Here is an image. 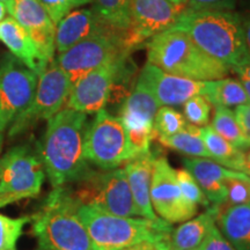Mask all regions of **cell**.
Instances as JSON below:
<instances>
[{"instance_id": "21", "label": "cell", "mask_w": 250, "mask_h": 250, "mask_svg": "<svg viewBox=\"0 0 250 250\" xmlns=\"http://www.w3.org/2000/svg\"><path fill=\"white\" fill-rule=\"evenodd\" d=\"M0 41L7 46L18 61L39 76L49 65L43 61L39 49L26 30L12 17L5 18L0 22Z\"/></svg>"}, {"instance_id": "43", "label": "cell", "mask_w": 250, "mask_h": 250, "mask_svg": "<svg viewBox=\"0 0 250 250\" xmlns=\"http://www.w3.org/2000/svg\"><path fill=\"white\" fill-rule=\"evenodd\" d=\"M240 81H241V80H240ZM241 83L243 85V87H245L246 93H247V95H248V99H249V102H250V81L243 80V81H241Z\"/></svg>"}, {"instance_id": "10", "label": "cell", "mask_w": 250, "mask_h": 250, "mask_svg": "<svg viewBox=\"0 0 250 250\" xmlns=\"http://www.w3.org/2000/svg\"><path fill=\"white\" fill-rule=\"evenodd\" d=\"M124 33L109 26L107 29L94 34L77 43L66 51L58 54L57 64L70 78L72 85L81 77L112 59L122 58L125 51Z\"/></svg>"}, {"instance_id": "17", "label": "cell", "mask_w": 250, "mask_h": 250, "mask_svg": "<svg viewBox=\"0 0 250 250\" xmlns=\"http://www.w3.org/2000/svg\"><path fill=\"white\" fill-rule=\"evenodd\" d=\"M156 158H158V154L149 151L146 154L137 156L132 160L127 161L123 168L139 217L148 219V220H160L161 219L153 210L151 202L152 173Z\"/></svg>"}, {"instance_id": "40", "label": "cell", "mask_w": 250, "mask_h": 250, "mask_svg": "<svg viewBox=\"0 0 250 250\" xmlns=\"http://www.w3.org/2000/svg\"><path fill=\"white\" fill-rule=\"evenodd\" d=\"M242 26H243V31H245L246 45L250 55V17L246 18L245 20H242Z\"/></svg>"}, {"instance_id": "2", "label": "cell", "mask_w": 250, "mask_h": 250, "mask_svg": "<svg viewBox=\"0 0 250 250\" xmlns=\"http://www.w3.org/2000/svg\"><path fill=\"white\" fill-rule=\"evenodd\" d=\"M171 29L186 33L205 54L235 71L250 61L242 19L230 11L186 9Z\"/></svg>"}, {"instance_id": "11", "label": "cell", "mask_w": 250, "mask_h": 250, "mask_svg": "<svg viewBox=\"0 0 250 250\" xmlns=\"http://www.w3.org/2000/svg\"><path fill=\"white\" fill-rule=\"evenodd\" d=\"M39 83V74L13 55L0 59V131L4 132L29 107Z\"/></svg>"}, {"instance_id": "32", "label": "cell", "mask_w": 250, "mask_h": 250, "mask_svg": "<svg viewBox=\"0 0 250 250\" xmlns=\"http://www.w3.org/2000/svg\"><path fill=\"white\" fill-rule=\"evenodd\" d=\"M211 103L204 95H196L183 104V116L188 123L202 127L210 121Z\"/></svg>"}, {"instance_id": "18", "label": "cell", "mask_w": 250, "mask_h": 250, "mask_svg": "<svg viewBox=\"0 0 250 250\" xmlns=\"http://www.w3.org/2000/svg\"><path fill=\"white\" fill-rule=\"evenodd\" d=\"M108 27L109 24L103 22L95 9H74L56 24V50L58 54H62Z\"/></svg>"}, {"instance_id": "28", "label": "cell", "mask_w": 250, "mask_h": 250, "mask_svg": "<svg viewBox=\"0 0 250 250\" xmlns=\"http://www.w3.org/2000/svg\"><path fill=\"white\" fill-rule=\"evenodd\" d=\"M132 0H95V12L109 26L121 31L130 27V7Z\"/></svg>"}, {"instance_id": "39", "label": "cell", "mask_w": 250, "mask_h": 250, "mask_svg": "<svg viewBox=\"0 0 250 250\" xmlns=\"http://www.w3.org/2000/svg\"><path fill=\"white\" fill-rule=\"evenodd\" d=\"M234 72H235L237 76H239L240 80L241 81H243V80L250 81V61L245 62V64L241 65L240 67H237Z\"/></svg>"}, {"instance_id": "23", "label": "cell", "mask_w": 250, "mask_h": 250, "mask_svg": "<svg viewBox=\"0 0 250 250\" xmlns=\"http://www.w3.org/2000/svg\"><path fill=\"white\" fill-rule=\"evenodd\" d=\"M217 223L235 250H250V205L221 208Z\"/></svg>"}, {"instance_id": "50", "label": "cell", "mask_w": 250, "mask_h": 250, "mask_svg": "<svg viewBox=\"0 0 250 250\" xmlns=\"http://www.w3.org/2000/svg\"><path fill=\"white\" fill-rule=\"evenodd\" d=\"M11 1V0H0V2H4V4H6V2Z\"/></svg>"}, {"instance_id": "19", "label": "cell", "mask_w": 250, "mask_h": 250, "mask_svg": "<svg viewBox=\"0 0 250 250\" xmlns=\"http://www.w3.org/2000/svg\"><path fill=\"white\" fill-rule=\"evenodd\" d=\"M183 167L195 177L208 202L215 205L226 204L227 191L225 180L232 169H228L208 158H184Z\"/></svg>"}, {"instance_id": "44", "label": "cell", "mask_w": 250, "mask_h": 250, "mask_svg": "<svg viewBox=\"0 0 250 250\" xmlns=\"http://www.w3.org/2000/svg\"><path fill=\"white\" fill-rule=\"evenodd\" d=\"M158 245V248L159 250H167L168 248V240H166V241H160L156 243Z\"/></svg>"}, {"instance_id": "42", "label": "cell", "mask_w": 250, "mask_h": 250, "mask_svg": "<svg viewBox=\"0 0 250 250\" xmlns=\"http://www.w3.org/2000/svg\"><path fill=\"white\" fill-rule=\"evenodd\" d=\"M6 13H7V11H6L5 4L4 2H0V22H1V21L5 19Z\"/></svg>"}, {"instance_id": "37", "label": "cell", "mask_w": 250, "mask_h": 250, "mask_svg": "<svg viewBox=\"0 0 250 250\" xmlns=\"http://www.w3.org/2000/svg\"><path fill=\"white\" fill-rule=\"evenodd\" d=\"M235 116L250 147V102L235 108Z\"/></svg>"}, {"instance_id": "20", "label": "cell", "mask_w": 250, "mask_h": 250, "mask_svg": "<svg viewBox=\"0 0 250 250\" xmlns=\"http://www.w3.org/2000/svg\"><path fill=\"white\" fill-rule=\"evenodd\" d=\"M160 107L153 94L137 83L133 92L124 100L118 118L125 130L154 129V118Z\"/></svg>"}, {"instance_id": "14", "label": "cell", "mask_w": 250, "mask_h": 250, "mask_svg": "<svg viewBox=\"0 0 250 250\" xmlns=\"http://www.w3.org/2000/svg\"><path fill=\"white\" fill-rule=\"evenodd\" d=\"M120 66L121 58L112 59L77 80L72 85L66 108L86 115L96 114L104 109L110 99Z\"/></svg>"}, {"instance_id": "7", "label": "cell", "mask_w": 250, "mask_h": 250, "mask_svg": "<svg viewBox=\"0 0 250 250\" xmlns=\"http://www.w3.org/2000/svg\"><path fill=\"white\" fill-rule=\"evenodd\" d=\"M83 153L88 164L101 170H112L130 161L126 132L120 121L105 109L87 125Z\"/></svg>"}, {"instance_id": "41", "label": "cell", "mask_w": 250, "mask_h": 250, "mask_svg": "<svg viewBox=\"0 0 250 250\" xmlns=\"http://www.w3.org/2000/svg\"><path fill=\"white\" fill-rule=\"evenodd\" d=\"M242 171L250 175V147L245 151V165H243Z\"/></svg>"}, {"instance_id": "5", "label": "cell", "mask_w": 250, "mask_h": 250, "mask_svg": "<svg viewBox=\"0 0 250 250\" xmlns=\"http://www.w3.org/2000/svg\"><path fill=\"white\" fill-rule=\"evenodd\" d=\"M147 62L168 73L198 81L226 78L230 68L205 54L186 33L166 30L147 43Z\"/></svg>"}, {"instance_id": "48", "label": "cell", "mask_w": 250, "mask_h": 250, "mask_svg": "<svg viewBox=\"0 0 250 250\" xmlns=\"http://www.w3.org/2000/svg\"><path fill=\"white\" fill-rule=\"evenodd\" d=\"M168 241H169V240H168ZM167 250H198V249H177V248H171V247L169 246V242H168Z\"/></svg>"}, {"instance_id": "29", "label": "cell", "mask_w": 250, "mask_h": 250, "mask_svg": "<svg viewBox=\"0 0 250 250\" xmlns=\"http://www.w3.org/2000/svg\"><path fill=\"white\" fill-rule=\"evenodd\" d=\"M227 206L250 205V175L239 170H230L225 180Z\"/></svg>"}, {"instance_id": "16", "label": "cell", "mask_w": 250, "mask_h": 250, "mask_svg": "<svg viewBox=\"0 0 250 250\" xmlns=\"http://www.w3.org/2000/svg\"><path fill=\"white\" fill-rule=\"evenodd\" d=\"M138 83L153 94L161 107L184 104L192 96L204 95L206 87V81L175 76L149 62L143 67Z\"/></svg>"}, {"instance_id": "33", "label": "cell", "mask_w": 250, "mask_h": 250, "mask_svg": "<svg viewBox=\"0 0 250 250\" xmlns=\"http://www.w3.org/2000/svg\"><path fill=\"white\" fill-rule=\"evenodd\" d=\"M176 179L179 182V186L182 190V193L184 197L189 201L191 204L196 206H204V208H208L210 206V202L206 198L205 193L203 192L202 188L197 183L195 177L189 173L187 169H177L176 170Z\"/></svg>"}, {"instance_id": "27", "label": "cell", "mask_w": 250, "mask_h": 250, "mask_svg": "<svg viewBox=\"0 0 250 250\" xmlns=\"http://www.w3.org/2000/svg\"><path fill=\"white\" fill-rule=\"evenodd\" d=\"M211 126L215 132L220 134L236 148L241 151H247L249 148L241 126L237 123L235 112L230 108L215 107Z\"/></svg>"}, {"instance_id": "46", "label": "cell", "mask_w": 250, "mask_h": 250, "mask_svg": "<svg viewBox=\"0 0 250 250\" xmlns=\"http://www.w3.org/2000/svg\"><path fill=\"white\" fill-rule=\"evenodd\" d=\"M170 2H173L175 5H183L186 6V0H169Z\"/></svg>"}, {"instance_id": "12", "label": "cell", "mask_w": 250, "mask_h": 250, "mask_svg": "<svg viewBox=\"0 0 250 250\" xmlns=\"http://www.w3.org/2000/svg\"><path fill=\"white\" fill-rule=\"evenodd\" d=\"M186 9V6L175 5L169 0H132L130 27L123 36L124 49H133L146 40L171 29Z\"/></svg>"}, {"instance_id": "3", "label": "cell", "mask_w": 250, "mask_h": 250, "mask_svg": "<svg viewBox=\"0 0 250 250\" xmlns=\"http://www.w3.org/2000/svg\"><path fill=\"white\" fill-rule=\"evenodd\" d=\"M70 188H54L31 217L40 250H94L85 225L77 214Z\"/></svg>"}, {"instance_id": "22", "label": "cell", "mask_w": 250, "mask_h": 250, "mask_svg": "<svg viewBox=\"0 0 250 250\" xmlns=\"http://www.w3.org/2000/svg\"><path fill=\"white\" fill-rule=\"evenodd\" d=\"M223 206L211 204L199 215L184 221L173 229L169 237V246L177 249H198L212 227L217 223Z\"/></svg>"}, {"instance_id": "6", "label": "cell", "mask_w": 250, "mask_h": 250, "mask_svg": "<svg viewBox=\"0 0 250 250\" xmlns=\"http://www.w3.org/2000/svg\"><path fill=\"white\" fill-rule=\"evenodd\" d=\"M74 184L77 187L70 190L79 204L95 206L120 217H139L123 168L102 171L92 169Z\"/></svg>"}, {"instance_id": "24", "label": "cell", "mask_w": 250, "mask_h": 250, "mask_svg": "<svg viewBox=\"0 0 250 250\" xmlns=\"http://www.w3.org/2000/svg\"><path fill=\"white\" fill-rule=\"evenodd\" d=\"M201 136L211 159L228 169L242 171L245 165V151L236 148L212 129L211 125L201 127Z\"/></svg>"}, {"instance_id": "34", "label": "cell", "mask_w": 250, "mask_h": 250, "mask_svg": "<svg viewBox=\"0 0 250 250\" xmlns=\"http://www.w3.org/2000/svg\"><path fill=\"white\" fill-rule=\"evenodd\" d=\"M39 1L44 7L52 22L57 24L74 8L89 4L93 0H39Z\"/></svg>"}, {"instance_id": "30", "label": "cell", "mask_w": 250, "mask_h": 250, "mask_svg": "<svg viewBox=\"0 0 250 250\" xmlns=\"http://www.w3.org/2000/svg\"><path fill=\"white\" fill-rule=\"evenodd\" d=\"M187 120L173 107L162 105L156 111L154 118V131L158 137H168L182 131L187 126Z\"/></svg>"}, {"instance_id": "47", "label": "cell", "mask_w": 250, "mask_h": 250, "mask_svg": "<svg viewBox=\"0 0 250 250\" xmlns=\"http://www.w3.org/2000/svg\"><path fill=\"white\" fill-rule=\"evenodd\" d=\"M2 145H4V132L0 131V152L2 149Z\"/></svg>"}, {"instance_id": "8", "label": "cell", "mask_w": 250, "mask_h": 250, "mask_svg": "<svg viewBox=\"0 0 250 250\" xmlns=\"http://www.w3.org/2000/svg\"><path fill=\"white\" fill-rule=\"evenodd\" d=\"M72 83L70 78L52 61L39 76V83L33 101L22 114L11 124L8 136L11 138L22 134L37 122L48 121L66 104Z\"/></svg>"}, {"instance_id": "36", "label": "cell", "mask_w": 250, "mask_h": 250, "mask_svg": "<svg viewBox=\"0 0 250 250\" xmlns=\"http://www.w3.org/2000/svg\"><path fill=\"white\" fill-rule=\"evenodd\" d=\"M198 250H235V248L224 236L217 225H214L206 235L204 241L202 242V245L198 247Z\"/></svg>"}, {"instance_id": "4", "label": "cell", "mask_w": 250, "mask_h": 250, "mask_svg": "<svg viewBox=\"0 0 250 250\" xmlns=\"http://www.w3.org/2000/svg\"><path fill=\"white\" fill-rule=\"evenodd\" d=\"M77 214L85 225L94 250H121L144 241H166L173 232L171 224L162 219L120 217L79 203Z\"/></svg>"}, {"instance_id": "15", "label": "cell", "mask_w": 250, "mask_h": 250, "mask_svg": "<svg viewBox=\"0 0 250 250\" xmlns=\"http://www.w3.org/2000/svg\"><path fill=\"white\" fill-rule=\"evenodd\" d=\"M6 11L35 43L43 61L50 64L56 52V24L39 0H11L5 4Z\"/></svg>"}, {"instance_id": "49", "label": "cell", "mask_w": 250, "mask_h": 250, "mask_svg": "<svg viewBox=\"0 0 250 250\" xmlns=\"http://www.w3.org/2000/svg\"><path fill=\"white\" fill-rule=\"evenodd\" d=\"M6 205H8L7 202H0V208H4V206H6Z\"/></svg>"}, {"instance_id": "38", "label": "cell", "mask_w": 250, "mask_h": 250, "mask_svg": "<svg viewBox=\"0 0 250 250\" xmlns=\"http://www.w3.org/2000/svg\"><path fill=\"white\" fill-rule=\"evenodd\" d=\"M158 242H151V241H144L140 243H137V245L129 246L126 248H123L121 250H159Z\"/></svg>"}, {"instance_id": "13", "label": "cell", "mask_w": 250, "mask_h": 250, "mask_svg": "<svg viewBox=\"0 0 250 250\" xmlns=\"http://www.w3.org/2000/svg\"><path fill=\"white\" fill-rule=\"evenodd\" d=\"M151 202L156 215L171 225L189 220L198 211V206L191 204L182 193L176 179V169L160 155L153 166Z\"/></svg>"}, {"instance_id": "1", "label": "cell", "mask_w": 250, "mask_h": 250, "mask_svg": "<svg viewBox=\"0 0 250 250\" xmlns=\"http://www.w3.org/2000/svg\"><path fill=\"white\" fill-rule=\"evenodd\" d=\"M87 125V115L70 108L48 120L37 153L52 188L79 182L92 170L83 153Z\"/></svg>"}, {"instance_id": "25", "label": "cell", "mask_w": 250, "mask_h": 250, "mask_svg": "<svg viewBox=\"0 0 250 250\" xmlns=\"http://www.w3.org/2000/svg\"><path fill=\"white\" fill-rule=\"evenodd\" d=\"M204 96L214 107L236 108L249 103L248 95L241 81L233 78L206 81Z\"/></svg>"}, {"instance_id": "35", "label": "cell", "mask_w": 250, "mask_h": 250, "mask_svg": "<svg viewBox=\"0 0 250 250\" xmlns=\"http://www.w3.org/2000/svg\"><path fill=\"white\" fill-rule=\"evenodd\" d=\"M235 6V0H186L189 11H230Z\"/></svg>"}, {"instance_id": "26", "label": "cell", "mask_w": 250, "mask_h": 250, "mask_svg": "<svg viewBox=\"0 0 250 250\" xmlns=\"http://www.w3.org/2000/svg\"><path fill=\"white\" fill-rule=\"evenodd\" d=\"M158 142L165 147L182 153L191 158H208L211 159V154L206 149L204 142L201 136V127L192 124H187L182 131L168 137H158Z\"/></svg>"}, {"instance_id": "9", "label": "cell", "mask_w": 250, "mask_h": 250, "mask_svg": "<svg viewBox=\"0 0 250 250\" xmlns=\"http://www.w3.org/2000/svg\"><path fill=\"white\" fill-rule=\"evenodd\" d=\"M45 176L39 153L30 146H15L0 158V191L14 202L39 196Z\"/></svg>"}, {"instance_id": "45", "label": "cell", "mask_w": 250, "mask_h": 250, "mask_svg": "<svg viewBox=\"0 0 250 250\" xmlns=\"http://www.w3.org/2000/svg\"><path fill=\"white\" fill-rule=\"evenodd\" d=\"M0 202H7L8 204H13V203H15L13 199L11 198H6V197H4L1 195V191H0Z\"/></svg>"}, {"instance_id": "31", "label": "cell", "mask_w": 250, "mask_h": 250, "mask_svg": "<svg viewBox=\"0 0 250 250\" xmlns=\"http://www.w3.org/2000/svg\"><path fill=\"white\" fill-rule=\"evenodd\" d=\"M31 221L29 215L11 218L0 213V250H17V243L23 228Z\"/></svg>"}]
</instances>
